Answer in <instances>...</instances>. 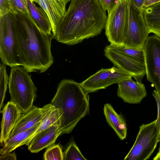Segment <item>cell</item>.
I'll return each instance as SVG.
<instances>
[{
    "label": "cell",
    "instance_id": "cell-1",
    "mask_svg": "<svg viewBox=\"0 0 160 160\" xmlns=\"http://www.w3.org/2000/svg\"><path fill=\"white\" fill-rule=\"evenodd\" d=\"M106 10L98 0H71L52 33L53 38L69 45L99 34L105 28Z\"/></svg>",
    "mask_w": 160,
    "mask_h": 160
},
{
    "label": "cell",
    "instance_id": "cell-2",
    "mask_svg": "<svg viewBox=\"0 0 160 160\" xmlns=\"http://www.w3.org/2000/svg\"><path fill=\"white\" fill-rule=\"evenodd\" d=\"M14 28L21 66L29 73L46 72L53 63L52 34L41 30L29 14H16Z\"/></svg>",
    "mask_w": 160,
    "mask_h": 160
},
{
    "label": "cell",
    "instance_id": "cell-3",
    "mask_svg": "<svg viewBox=\"0 0 160 160\" xmlns=\"http://www.w3.org/2000/svg\"><path fill=\"white\" fill-rule=\"evenodd\" d=\"M89 99L80 83L72 79L61 81L50 103L61 111L62 134L71 133L79 121L89 114Z\"/></svg>",
    "mask_w": 160,
    "mask_h": 160
},
{
    "label": "cell",
    "instance_id": "cell-4",
    "mask_svg": "<svg viewBox=\"0 0 160 160\" xmlns=\"http://www.w3.org/2000/svg\"><path fill=\"white\" fill-rule=\"evenodd\" d=\"M11 68L8 84L10 101L16 105L22 113H26L33 106L37 88L31 75L23 67Z\"/></svg>",
    "mask_w": 160,
    "mask_h": 160
},
{
    "label": "cell",
    "instance_id": "cell-5",
    "mask_svg": "<svg viewBox=\"0 0 160 160\" xmlns=\"http://www.w3.org/2000/svg\"><path fill=\"white\" fill-rule=\"evenodd\" d=\"M160 141V130L157 119L142 124L135 141L124 160H146L151 156Z\"/></svg>",
    "mask_w": 160,
    "mask_h": 160
},
{
    "label": "cell",
    "instance_id": "cell-6",
    "mask_svg": "<svg viewBox=\"0 0 160 160\" xmlns=\"http://www.w3.org/2000/svg\"><path fill=\"white\" fill-rule=\"evenodd\" d=\"M128 0H120L109 13L105 28V34L110 44L124 47L129 21Z\"/></svg>",
    "mask_w": 160,
    "mask_h": 160
},
{
    "label": "cell",
    "instance_id": "cell-7",
    "mask_svg": "<svg viewBox=\"0 0 160 160\" xmlns=\"http://www.w3.org/2000/svg\"><path fill=\"white\" fill-rule=\"evenodd\" d=\"M15 17L10 12L0 16V57L2 63L11 68L21 66L14 31Z\"/></svg>",
    "mask_w": 160,
    "mask_h": 160
},
{
    "label": "cell",
    "instance_id": "cell-8",
    "mask_svg": "<svg viewBox=\"0 0 160 160\" xmlns=\"http://www.w3.org/2000/svg\"><path fill=\"white\" fill-rule=\"evenodd\" d=\"M128 0L129 21L124 47L142 49L150 32L144 18L143 10Z\"/></svg>",
    "mask_w": 160,
    "mask_h": 160
},
{
    "label": "cell",
    "instance_id": "cell-9",
    "mask_svg": "<svg viewBox=\"0 0 160 160\" xmlns=\"http://www.w3.org/2000/svg\"><path fill=\"white\" fill-rule=\"evenodd\" d=\"M132 77L130 73L114 66L109 68L101 69L80 84L84 91L88 93L105 89Z\"/></svg>",
    "mask_w": 160,
    "mask_h": 160
},
{
    "label": "cell",
    "instance_id": "cell-10",
    "mask_svg": "<svg viewBox=\"0 0 160 160\" xmlns=\"http://www.w3.org/2000/svg\"><path fill=\"white\" fill-rule=\"evenodd\" d=\"M143 49L147 79L160 93V38L156 35L148 36Z\"/></svg>",
    "mask_w": 160,
    "mask_h": 160
},
{
    "label": "cell",
    "instance_id": "cell-11",
    "mask_svg": "<svg viewBox=\"0 0 160 160\" xmlns=\"http://www.w3.org/2000/svg\"><path fill=\"white\" fill-rule=\"evenodd\" d=\"M105 56L114 64V66L130 73L136 80L142 83L146 74L145 67L127 55L111 47H106L104 50Z\"/></svg>",
    "mask_w": 160,
    "mask_h": 160
},
{
    "label": "cell",
    "instance_id": "cell-12",
    "mask_svg": "<svg viewBox=\"0 0 160 160\" xmlns=\"http://www.w3.org/2000/svg\"><path fill=\"white\" fill-rule=\"evenodd\" d=\"M117 84V95L125 102L139 104L148 95L144 85L134 81L132 78L123 80Z\"/></svg>",
    "mask_w": 160,
    "mask_h": 160
},
{
    "label": "cell",
    "instance_id": "cell-13",
    "mask_svg": "<svg viewBox=\"0 0 160 160\" xmlns=\"http://www.w3.org/2000/svg\"><path fill=\"white\" fill-rule=\"evenodd\" d=\"M62 132L60 125H51L34 136L28 145V149L32 153L38 152L54 144Z\"/></svg>",
    "mask_w": 160,
    "mask_h": 160
},
{
    "label": "cell",
    "instance_id": "cell-14",
    "mask_svg": "<svg viewBox=\"0 0 160 160\" xmlns=\"http://www.w3.org/2000/svg\"><path fill=\"white\" fill-rule=\"evenodd\" d=\"M0 112L2 116L0 141L1 146L3 147L9 138L22 113L16 105L11 101L7 102Z\"/></svg>",
    "mask_w": 160,
    "mask_h": 160
},
{
    "label": "cell",
    "instance_id": "cell-15",
    "mask_svg": "<svg viewBox=\"0 0 160 160\" xmlns=\"http://www.w3.org/2000/svg\"><path fill=\"white\" fill-rule=\"evenodd\" d=\"M50 103L40 108L33 105L27 112L21 114L11 132L9 138L29 129L42 121Z\"/></svg>",
    "mask_w": 160,
    "mask_h": 160
},
{
    "label": "cell",
    "instance_id": "cell-16",
    "mask_svg": "<svg viewBox=\"0 0 160 160\" xmlns=\"http://www.w3.org/2000/svg\"><path fill=\"white\" fill-rule=\"evenodd\" d=\"M71 0H36L48 15L53 33L59 22L65 14L67 4Z\"/></svg>",
    "mask_w": 160,
    "mask_h": 160
},
{
    "label": "cell",
    "instance_id": "cell-17",
    "mask_svg": "<svg viewBox=\"0 0 160 160\" xmlns=\"http://www.w3.org/2000/svg\"><path fill=\"white\" fill-rule=\"evenodd\" d=\"M103 111L108 125L115 131L121 140L125 139L127 134V125L122 116L118 114L110 104H104Z\"/></svg>",
    "mask_w": 160,
    "mask_h": 160
},
{
    "label": "cell",
    "instance_id": "cell-18",
    "mask_svg": "<svg viewBox=\"0 0 160 160\" xmlns=\"http://www.w3.org/2000/svg\"><path fill=\"white\" fill-rule=\"evenodd\" d=\"M29 14L38 27L45 33L51 34L52 28L49 18L44 10L37 7L30 0H27Z\"/></svg>",
    "mask_w": 160,
    "mask_h": 160
},
{
    "label": "cell",
    "instance_id": "cell-19",
    "mask_svg": "<svg viewBox=\"0 0 160 160\" xmlns=\"http://www.w3.org/2000/svg\"><path fill=\"white\" fill-rule=\"evenodd\" d=\"M62 116L60 110L50 103L40 125L26 141L24 145H28L36 135L49 127L53 125L61 126Z\"/></svg>",
    "mask_w": 160,
    "mask_h": 160
},
{
    "label": "cell",
    "instance_id": "cell-20",
    "mask_svg": "<svg viewBox=\"0 0 160 160\" xmlns=\"http://www.w3.org/2000/svg\"><path fill=\"white\" fill-rule=\"evenodd\" d=\"M42 121L31 128L19 132L9 138L6 143L0 149L1 155L11 152L18 147L25 144L28 138L33 134L40 125Z\"/></svg>",
    "mask_w": 160,
    "mask_h": 160
},
{
    "label": "cell",
    "instance_id": "cell-21",
    "mask_svg": "<svg viewBox=\"0 0 160 160\" xmlns=\"http://www.w3.org/2000/svg\"><path fill=\"white\" fill-rule=\"evenodd\" d=\"M142 10L150 32L160 38V4H156Z\"/></svg>",
    "mask_w": 160,
    "mask_h": 160
},
{
    "label": "cell",
    "instance_id": "cell-22",
    "mask_svg": "<svg viewBox=\"0 0 160 160\" xmlns=\"http://www.w3.org/2000/svg\"><path fill=\"white\" fill-rule=\"evenodd\" d=\"M109 45L112 48L127 55L138 62L145 66V56L143 48L132 49L126 48L124 47L115 46L110 44Z\"/></svg>",
    "mask_w": 160,
    "mask_h": 160
},
{
    "label": "cell",
    "instance_id": "cell-23",
    "mask_svg": "<svg viewBox=\"0 0 160 160\" xmlns=\"http://www.w3.org/2000/svg\"><path fill=\"white\" fill-rule=\"evenodd\" d=\"M63 153L64 160H87L72 138Z\"/></svg>",
    "mask_w": 160,
    "mask_h": 160
},
{
    "label": "cell",
    "instance_id": "cell-24",
    "mask_svg": "<svg viewBox=\"0 0 160 160\" xmlns=\"http://www.w3.org/2000/svg\"><path fill=\"white\" fill-rule=\"evenodd\" d=\"M6 65L0 64V111L3 105L8 85V84L9 77L7 72Z\"/></svg>",
    "mask_w": 160,
    "mask_h": 160
},
{
    "label": "cell",
    "instance_id": "cell-25",
    "mask_svg": "<svg viewBox=\"0 0 160 160\" xmlns=\"http://www.w3.org/2000/svg\"><path fill=\"white\" fill-rule=\"evenodd\" d=\"M43 159L44 160H64L63 153L60 146L54 144L48 148Z\"/></svg>",
    "mask_w": 160,
    "mask_h": 160
},
{
    "label": "cell",
    "instance_id": "cell-26",
    "mask_svg": "<svg viewBox=\"0 0 160 160\" xmlns=\"http://www.w3.org/2000/svg\"><path fill=\"white\" fill-rule=\"evenodd\" d=\"M11 11L15 14H29L27 0H10Z\"/></svg>",
    "mask_w": 160,
    "mask_h": 160
},
{
    "label": "cell",
    "instance_id": "cell-27",
    "mask_svg": "<svg viewBox=\"0 0 160 160\" xmlns=\"http://www.w3.org/2000/svg\"><path fill=\"white\" fill-rule=\"evenodd\" d=\"M102 7L108 13L111 12L119 2L120 0H98Z\"/></svg>",
    "mask_w": 160,
    "mask_h": 160
},
{
    "label": "cell",
    "instance_id": "cell-28",
    "mask_svg": "<svg viewBox=\"0 0 160 160\" xmlns=\"http://www.w3.org/2000/svg\"><path fill=\"white\" fill-rule=\"evenodd\" d=\"M11 11L10 0H0V16L4 15Z\"/></svg>",
    "mask_w": 160,
    "mask_h": 160
},
{
    "label": "cell",
    "instance_id": "cell-29",
    "mask_svg": "<svg viewBox=\"0 0 160 160\" xmlns=\"http://www.w3.org/2000/svg\"><path fill=\"white\" fill-rule=\"evenodd\" d=\"M152 95L155 99L158 109V116L156 119L160 130V93L156 90H154Z\"/></svg>",
    "mask_w": 160,
    "mask_h": 160
},
{
    "label": "cell",
    "instance_id": "cell-30",
    "mask_svg": "<svg viewBox=\"0 0 160 160\" xmlns=\"http://www.w3.org/2000/svg\"><path fill=\"white\" fill-rule=\"evenodd\" d=\"M0 160H16L17 157L15 152H14L13 153L9 152L1 155L0 156Z\"/></svg>",
    "mask_w": 160,
    "mask_h": 160
},
{
    "label": "cell",
    "instance_id": "cell-31",
    "mask_svg": "<svg viewBox=\"0 0 160 160\" xmlns=\"http://www.w3.org/2000/svg\"><path fill=\"white\" fill-rule=\"evenodd\" d=\"M160 2V0H144L142 10L152 6Z\"/></svg>",
    "mask_w": 160,
    "mask_h": 160
},
{
    "label": "cell",
    "instance_id": "cell-32",
    "mask_svg": "<svg viewBox=\"0 0 160 160\" xmlns=\"http://www.w3.org/2000/svg\"><path fill=\"white\" fill-rule=\"evenodd\" d=\"M138 8L142 9L144 0H129Z\"/></svg>",
    "mask_w": 160,
    "mask_h": 160
},
{
    "label": "cell",
    "instance_id": "cell-33",
    "mask_svg": "<svg viewBox=\"0 0 160 160\" xmlns=\"http://www.w3.org/2000/svg\"><path fill=\"white\" fill-rule=\"evenodd\" d=\"M153 159L154 160H160V152H158Z\"/></svg>",
    "mask_w": 160,
    "mask_h": 160
},
{
    "label": "cell",
    "instance_id": "cell-34",
    "mask_svg": "<svg viewBox=\"0 0 160 160\" xmlns=\"http://www.w3.org/2000/svg\"><path fill=\"white\" fill-rule=\"evenodd\" d=\"M31 2H36V0H30Z\"/></svg>",
    "mask_w": 160,
    "mask_h": 160
},
{
    "label": "cell",
    "instance_id": "cell-35",
    "mask_svg": "<svg viewBox=\"0 0 160 160\" xmlns=\"http://www.w3.org/2000/svg\"><path fill=\"white\" fill-rule=\"evenodd\" d=\"M158 152H160V147H159V149Z\"/></svg>",
    "mask_w": 160,
    "mask_h": 160
},
{
    "label": "cell",
    "instance_id": "cell-36",
    "mask_svg": "<svg viewBox=\"0 0 160 160\" xmlns=\"http://www.w3.org/2000/svg\"><path fill=\"white\" fill-rule=\"evenodd\" d=\"M157 4H160V2H158V3H157Z\"/></svg>",
    "mask_w": 160,
    "mask_h": 160
}]
</instances>
